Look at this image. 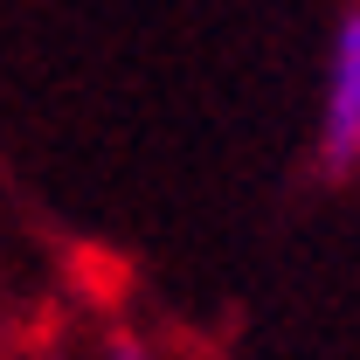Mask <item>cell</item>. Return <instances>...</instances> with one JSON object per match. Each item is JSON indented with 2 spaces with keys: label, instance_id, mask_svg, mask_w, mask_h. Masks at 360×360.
Listing matches in <instances>:
<instances>
[{
  "label": "cell",
  "instance_id": "obj_1",
  "mask_svg": "<svg viewBox=\"0 0 360 360\" xmlns=\"http://www.w3.org/2000/svg\"><path fill=\"white\" fill-rule=\"evenodd\" d=\"M360 160V14L340 28V63H333V104H326V167H354Z\"/></svg>",
  "mask_w": 360,
  "mask_h": 360
}]
</instances>
